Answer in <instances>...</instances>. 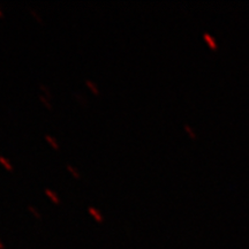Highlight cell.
I'll return each instance as SVG.
<instances>
[{"mask_svg":"<svg viewBox=\"0 0 249 249\" xmlns=\"http://www.w3.org/2000/svg\"><path fill=\"white\" fill-rule=\"evenodd\" d=\"M185 128H186L187 132H188L189 134H191V136H192L193 139H195V138H196V134H195V132H193V129L191 128V127L188 126V124H185Z\"/></svg>","mask_w":249,"mask_h":249,"instance_id":"cell-7","label":"cell"},{"mask_svg":"<svg viewBox=\"0 0 249 249\" xmlns=\"http://www.w3.org/2000/svg\"><path fill=\"white\" fill-rule=\"evenodd\" d=\"M86 82H87V85H88L90 88H91L92 90H93V92L95 93H98V89H97V87H96L95 85H93V83L91 82V81L90 80H86Z\"/></svg>","mask_w":249,"mask_h":249,"instance_id":"cell-5","label":"cell"},{"mask_svg":"<svg viewBox=\"0 0 249 249\" xmlns=\"http://www.w3.org/2000/svg\"><path fill=\"white\" fill-rule=\"evenodd\" d=\"M29 209H30V210H31V211H34V213H35V214H36V216H37V217H40V214H39V213H38V211H36V210H35V209H34V208H33V207H29Z\"/></svg>","mask_w":249,"mask_h":249,"instance_id":"cell-9","label":"cell"},{"mask_svg":"<svg viewBox=\"0 0 249 249\" xmlns=\"http://www.w3.org/2000/svg\"><path fill=\"white\" fill-rule=\"evenodd\" d=\"M45 193H46V195H48L49 197H51L54 202H57V203H59V202H60V200H59V197L57 196V194H55V193H53L52 191H50V189H45Z\"/></svg>","mask_w":249,"mask_h":249,"instance_id":"cell-3","label":"cell"},{"mask_svg":"<svg viewBox=\"0 0 249 249\" xmlns=\"http://www.w3.org/2000/svg\"><path fill=\"white\" fill-rule=\"evenodd\" d=\"M89 213H91L92 216L95 217L96 219L98 220V222H102V220H103V216H102V213H99L98 210H96L95 208H92V207H89Z\"/></svg>","mask_w":249,"mask_h":249,"instance_id":"cell-2","label":"cell"},{"mask_svg":"<svg viewBox=\"0 0 249 249\" xmlns=\"http://www.w3.org/2000/svg\"><path fill=\"white\" fill-rule=\"evenodd\" d=\"M39 98H40V101H43V103H44V104H45V105H48V107H50V108H51V104H50V103H49V101H48V99H45L44 97H43V96H39Z\"/></svg>","mask_w":249,"mask_h":249,"instance_id":"cell-8","label":"cell"},{"mask_svg":"<svg viewBox=\"0 0 249 249\" xmlns=\"http://www.w3.org/2000/svg\"><path fill=\"white\" fill-rule=\"evenodd\" d=\"M67 167H68V170H70V171H71V173H73V174H74V176H75V177H76V178H79V177H80V174H79V172H77V171H76L75 169H74V167H73V166H71V164H67Z\"/></svg>","mask_w":249,"mask_h":249,"instance_id":"cell-6","label":"cell"},{"mask_svg":"<svg viewBox=\"0 0 249 249\" xmlns=\"http://www.w3.org/2000/svg\"><path fill=\"white\" fill-rule=\"evenodd\" d=\"M45 139L48 140V141H49L50 143H51V144L53 145V147H54L55 149H58V148H59V145H58V142L55 141V140H54L53 138H52V136H50V135H45Z\"/></svg>","mask_w":249,"mask_h":249,"instance_id":"cell-4","label":"cell"},{"mask_svg":"<svg viewBox=\"0 0 249 249\" xmlns=\"http://www.w3.org/2000/svg\"><path fill=\"white\" fill-rule=\"evenodd\" d=\"M203 36H204V39L207 40L208 43H209V45L211 46V48L217 49V44H216V42H214V39H213V36L209 35V34H208V33H205Z\"/></svg>","mask_w":249,"mask_h":249,"instance_id":"cell-1","label":"cell"}]
</instances>
